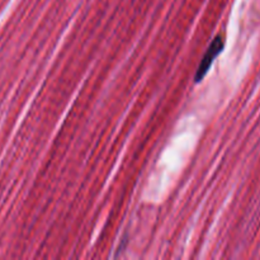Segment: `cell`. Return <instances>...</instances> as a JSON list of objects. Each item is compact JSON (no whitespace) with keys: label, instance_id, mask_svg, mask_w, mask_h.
Returning <instances> with one entry per match:
<instances>
[{"label":"cell","instance_id":"6da1fadb","mask_svg":"<svg viewBox=\"0 0 260 260\" xmlns=\"http://www.w3.org/2000/svg\"><path fill=\"white\" fill-rule=\"evenodd\" d=\"M223 46H225V42H223L222 36H217V37H215V40L211 42L210 47H208V50L206 51L205 56L202 57V61H201L200 66H198L197 73H196L194 75V83H200V81H202L203 79H205L206 74L210 71L213 61H215L216 57L222 52Z\"/></svg>","mask_w":260,"mask_h":260}]
</instances>
